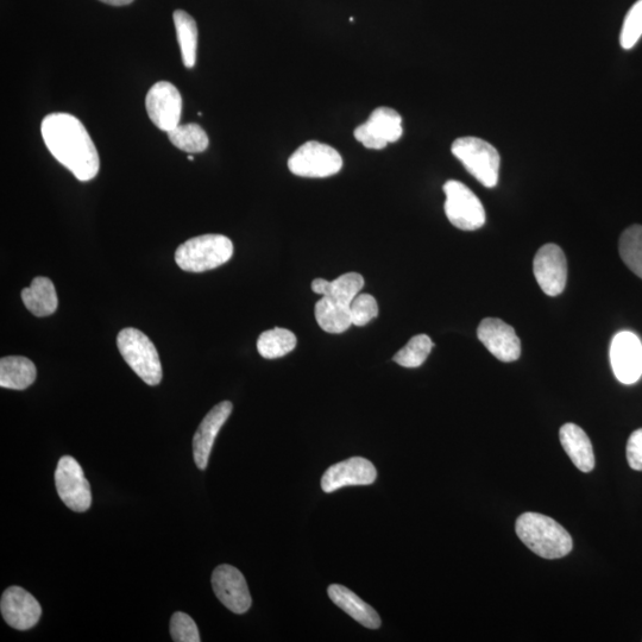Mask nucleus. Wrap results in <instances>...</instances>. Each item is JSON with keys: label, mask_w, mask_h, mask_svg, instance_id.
I'll list each match as a JSON object with an SVG mask.
<instances>
[{"label": "nucleus", "mask_w": 642, "mask_h": 642, "mask_svg": "<svg viewBox=\"0 0 642 642\" xmlns=\"http://www.w3.org/2000/svg\"><path fill=\"white\" fill-rule=\"evenodd\" d=\"M41 132L50 154L80 181L96 178L100 159L84 124L69 113H52L43 119Z\"/></svg>", "instance_id": "f257e3e1"}, {"label": "nucleus", "mask_w": 642, "mask_h": 642, "mask_svg": "<svg viewBox=\"0 0 642 642\" xmlns=\"http://www.w3.org/2000/svg\"><path fill=\"white\" fill-rule=\"evenodd\" d=\"M515 531L522 543L541 558H563L574 546L570 533L544 514L528 512L520 515Z\"/></svg>", "instance_id": "f03ea898"}, {"label": "nucleus", "mask_w": 642, "mask_h": 642, "mask_svg": "<svg viewBox=\"0 0 642 642\" xmlns=\"http://www.w3.org/2000/svg\"><path fill=\"white\" fill-rule=\"evenodd\" d=\"M234 255V244L223 235L188 239L175 253V262L188 273H204L223 266Z\"/></svg>", "instance_id": "7ed1b4c3"}, {"label": "nucleus", "mask_w": 642, "mask_h": 642, "mask_svg": "<svg viewBox=\"0 0 642 642\" xmlns=\"http://www.w3.org/2000/svg\"><path fill=\"white\" fill-rule=\"evenodd\" d=\"M451 151L484 187L493 188L497 185L501 157L492 144L478 137H461L453 142Z\"/></svg>", "instance_id": "20e7f679"}, {"label": "nucleus", "mask_w": 642, "mask_h": 642, "mask_svg": "<svg viewBox=\"0 0 642 642\" xmlns=\"http://www.w3.org/2000/svg\"><path fill=\"white\" fill-rule=\"evenodd\" d=\"M117 345L124 361L147 385H160L162 365L159 352L142 331L132 327L122 330L117 337Z\"/></svg>", "instance_id": "39448f33"}, {"label": "nucleus", "mask_w": 642, "mask_h": 642, "mask_svg": "<svg viewBox=\"0 0 642 642\" xmlns=\"http://www.w3.org/2000/svg\"><path fill=\"white\" fill-rule=\"evenodd\" d=\"M342 167L341 154L317 141L302 144L288 160L289 171L301 178H329L341 172Z\"/></svg>", "instance_id": "423d86ee"}, {"label": "nucleus", "mask_w": 642, "mask_h": 642, "mask_svg": "<svg viewBox=\"0 0 642 642\" xmlns=\"http://www.w3.org/2000/svg\"><path fill=\"white\" fill-rule=\"evenodd\" d=\"M445 213L453 226L463 231H475L486 224V210L468 186L456 180L444 185Z\"/></svg>", "instance_id": "0eeeda50"}, {"label": "nucleus", "mask_w": 642, "mask_h": 642, "mask_svg": "<svg viewBox=\"0 0 642 642\" xmlns=\"http://www.w3.org/2000/svg\"><path fill=\"white\" fill-rule=\"evenodd\" d=\"M55 486L62 502L73 512L84 513L91 507L90 483L81 465L71 456L62 457L55 471Z\"/></svg>", "instance_id": "6e6552de"}, {"label": "nucleus", "mask_w": 642, "mask_h": 642, "mask_svg": "<svg viewBox=\"0 0 642 642\" xmlns=\"http://www.w3.org/2000/svg\"><path fill=\"white\" fill-rule=\"evenodd\" d=\"M404 134L402 118L390 107H379L369 119L355 130V138L365 148L381 150L388 144L398 142Z\"/></svg>", "instance_id": "1a4fd4ad"}, {"label": "nucleus", "mask_w": 642, "mask_h": 642, "mask_svg": "<svg viewBox=\"0 0 642 642\" xmlns=\"http://www.w3.org/2000/svg\"><path fill=\"white\" fill-rule=\"evenodd\" d=\"M535 279L543 292L550 297L562 294L568 281V262L564 251L556 244H545L534 257Z\"/></svg>", "instance_id": "9d476101"}, {"label": "nucleus", "mask_w": 642, "mask_h": 642, "mask_svg": "<svg viewBox=\"0 0 642 642\" xmlns=\"http://www.w3.org/2000/svg\"><path fill=\"white\" fill-rule=\"evenodd\" d=\"M146 107L148 116L157 129L169 132L180 124L181 94L178 88L168 81H160L150 88Z\"/></svg>", "instance_id": "9b49d317"}, {"label": "nucleus", "mask_w": 642, "mask_h": 642, "mask_svg": "<svg viewBox=\"0 0 642 642\" xmlns=\"http://www.w3.org/2000/svg\"><path fill=\"white\" fill-rule=\"evenodd\" d=\"M610 363L623 385H633L642 376V344L633 332L618 333L610 345Z\"/></svg>", "instance_id": "f8f14e48"}, {"label": "nucleus", "mask_w": 642, "mask_h": 642, "mask_svg": "<svg viewBox=\"0 0 642 642\" xmlns=\"http://www.w3.org/2000/svg\"><path fill=\"white\" fill-rule=\"evenodd\" d=\"M214 594L224 606L236 614L247 613L251 595L242 572L231 565H220L212 574Z\"/></svg>", "instance_id": "ddd939ff"}, {"label": "nucleus", "mask_w": 642, "mask_h": 642, "mask_svg": "<svg viewBox=\"0 0 642 642\" xmlns=\"http://www.w3.org/2000/svg\"><path fill=\"white\" fill-rule=\"evenodd\" d=\"M477 337L497 360L505 363L519 360L520 339L513 327L505 321L497 318L483 319L478 326Z\"/></svg>", "instance_id": "4468645a"}, {"label": "nucleus", "mask_w": 642, "mask_h": 642, "mask_svg": "<svg viewBox=\"0 0 642 642\" xmlns=\"http://www.w3.org/2000/svg\"><path fill=\"white\" fill-rule=\"evenodd\" d=\"M0 612L9 626L18 631H27L40 621L42 608L27 590L11 587L4 591L0 601Z\"/></svg>", "instance_id": "2eb2a0df"}, {"label": "nucleus", "mask_w": 642, "mask_h": 642, "mask_svg": "<svg viewBox=\"0 0 642 642\" xmlns=\"http://www.w3.org/2000/svg\"><path fill=\"white\" fill-rule=\"evenodd\" d=\"M376 477L373 463L362 457H354L327 469L321 480V488L325 493H333L344 487L369 486L376 481Z\"/></svg>", "instance_id": "dca6fc26"}, {"label": "nucleus", "mask_w": 642, "mask_h": 642, "mask_svg": "<svg viewBox=\"0 0 642 642\" xmlns=\"http://www.w3.org/2000/svg\"><path fill=\"white\" fill-rule=\"evenodd\" d=\"M232 409H234V406H232L230 401L220 402V404L214 406L211 411L207 413L204 420L201 421L198 431L195 432L193 438V455L194 462L200 470L207 468L214 440H216L220 428H222L226 420L229 419Z\"/></svg>", "instance_id": "f3484780"}, {"label": "nucleus", "mask_w": 642, "mask_h": 642, "mask_svg": "<svg viewBox=\"0 0 642 642\" xmlns=\"http://www.w3.org/2000/svg\"><path fill=\"white\" fill-rule=\"evenodd\" d=\"M560 443L575 467L582 472L593 471L595 455L590 439L581 427L565 424L559 431Z\"/></svg>", "instance_id": "a211bd4d"}, {"label": "nucleus", "mask_w": 642, "mask_h": 642, "mask_svg": "<svg viewBox=\"0 0 642 642\" xmlns=\"http://www.w3.org/2000/svg\"><path fill=\"white\" fill-rule=\"evenodd\" d=\"M327 593L337 607L350 615L352 619L360 622L362 626L370 629L380 628V615L350 589L343 587V585L332 584Z\"/></svg>", "instance_id": "6ab92c4d"}, {"label": "nucleus", "mask_w": 642, "mask_h": 642, "mask_svg": "<svg viewBox=\"0 0 642 642\" xmlns=\"http://www.w3.org/2000/svg\"><path fill=\"white\" fill-rule=\"evenodd\" d=\"M364 287V279L358 273H346L333 281L316 279L312 282V291L336 302L338 305L350 307Z\"/></svg>", "instance_id": "aec40b11"}, {"label": "nucleus", "mask_w": 642, "mask_h": 642, "mask_svg": "<svg viewBox=\"0 0 642 642\" xmlns=\"http://www.w3.org/2000/svg\"><path fill=\"white\" fill-rule=\"evenodd\" d=\"M25 307L36 317L52 316L58 310L59 300L52 280L39 276L22 291Z\"/></svg>", "instance_id": "412c9836"}, {"label": "nucleus", "mask_w": 642, "mask_h": 642, "mask_svg": "<svg viewBox=\"0 0 642 642\" xmlns=\"http://www.w3.org/2000/svg\"><path fill=\"white\" fill-rule=\"evenodd\" d=\"M36 380V367L27 357L9 356L0 361V386L24 390Z\"/></svg>", "instance_id": "4be33fe9"}, {"label": "nucleus", "mask_w": 642, "mask_h": 642, "mask_svg": "<svg viewBox=\"0 0 642 642\" xmlns=\"http://www.w3.org/2000/svg\"><path fill=\"white\" fill-rule=\"evenodd\" d=\"M176 35L181 49L182 62L185 67L193 68L197 64L198 27L191 15L186 11L174 12Z\"/></svg>", "instance_id": "5701e85b"}, {"label": "nucleus", "mask_w": 642, "mask_h": 642, "mask_svg": "<svg viewBox=\"0 0 642 642\" xmlns=\"http://www.w3.org/2000/svg\"><path fill=\"white\" fill-rule=\"evenodd\" d=\"M318 325L327 333L339 335L352 325L350 307L338 305L323 297L314 308Z\"/></svg>", "instance_id": "b1692460"}, {"label": "nucleus", "mask_w": 642, "mask_h": 642, "mask_svg": "<svg viewBox=\"0 0 642 642\" xmlns=\"http://www.w3.org/2000/svg\"><path fill=\"white\" fill-rule=\"evenodd\" d=\"M297 346V337L292 331L275 327L263 332L257 341V350L267 360H275L292 352Z\"/></svg>", "instance_id": "393cba45"}, {"label": "nucleus", "mask_w": 642, "mask_h": 642, "mask_svg": "<svg viewBox=\"0 0 642 642\" xmlns=\"http://www.w3.org/2000/svg\"><path fill=\"white\" fill-rule=\"evenodd\" d=\"M173 146L186 153H203L209 147V136L200 125L195 123L178 125L168 132Z\"/></svg>", "instance_id": "a878e982"}, {"label": "nucleus", "mask_w": 642, "mask_h": 642, "mask_svg": "<svg viewBox=\"0 0 642 642\" xmlns=\"http://www.w3.org/2000/svg\"><path fill=\"white\" fill-rule=\"evenodd\" d=\"M619 250L622 261L642 279V225H633L623 232Z\"/></svg>", "instance_id": "bb28decb"}, {"label": "nucleus", "mask_w": 642, "mask_h": 642, "mask_svg": "<svg viewBox=\"0 0 642 642\" xmlns=\"http://www.w3.org/2000/svg\"><path fill=\"white\" fill-rule=\"evenodd\" d=\"M433 346L427 335L415 336L393 357V361L404 368H419L430 356Z\"/></svg>", "instance_id": "cd10ccee"}, {"label": "nucleus", "mask_w": 642, "mask_h": 642, "mask_svg": "<svg viewBox=\"0 0 642 642\" xmlns=\"http://www.w3.org/2000/svg\"><path fill=\"white\" fill-rule=\"evenodd\" d=\"M642 36V0H638L628 11L623 22L620 43L623 49H632Z\"/></svg>", "instance_id": "c85d7f7f"}, {"label": "nucleus", "mask_w": 642, "mask_h": 642, "mask_svg": "<svg viewBox=\"0 0 642 642\" xmlns=\"http://www.w3.org/2000/svg\"><path fill=\"white\" fill-rule=\"evenodd\" d=\"M352 325L365 326L379 317V305L370 294H358L350 305Z\"/></svg>", "instance_id": "c756f323"}, {"label": "nucleus", "mask_w": 642, "mask_h": 642, "mask_svg": "<svg viewBox=\"0 0 642 642\" xmlns=\"http://www.w3.org/2000/svg\"><path fill=\"white\" fill-rule=\"evenodd\" d=\"M171 634L175 642H199L197 625L186 613L178 612L172 616Z\"/></svg>", "instance_id": "7c9ffc66"}, {"label": "nucleus", "mask_w": 642, "mask_h": 642, "mask_svg": "<svg viewBox=\"0 0 642 642\" xmlns=\"http://www.w3.org/2000/svg\"><path fill=\"white\" fill-rule=\"evenodd\" d=\"M626 452L629 467L642 471V428L629 437Z\"/></svg>", "instance_id": "2f4dec72"}, {"label": "nucleus", "mask_w": 642, "mask_h": 642, "mask_svg": "<svg viewBox=\"0 0 642 642\" xmlns=\"http://www.w3.org/2000/svg\"><path fill=\"white\" fill-rule=\"evenodd\" d=\"M100 2L109 4L112 6H124V5L131 4L132 2H134V0H100Z\"/></svg>", "instance_id": "473e14b6"}, {"label": "nucleus", "mask_w": 642, "mask_h": 642, "mask_svg": "<svg viewBox=\"0 0 642 642\" xmlns=\"http://www.w3.org/2000/svg\"><path fill=\"white\" fill-rule=\"evenodd\" d=\"M188 160H190L191 162H193V161H194V157H193V156H188Z\"/></svg>", "instance_id": "72a5a7b5"}]
</instances>
